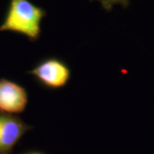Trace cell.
Segmentation results:
<instances>
[{
  "label": "cell",
  "mask_w": 154,
  "mask_h": 154,
  "mask_svg": "<svg viewBox=\"0 0 154 154\" xmlns=\"http://www.w3.org/2000/svg\"><path fill=\"white\" fill-rule=\"evenodd\" d=\"M33 127L20 116L0 112V154H11L26 133Z\"/></svg>",
  "instance_id": "4"
},
{
  "label": "cell",
  "mask_w": 154,
  "mask_h": 154,
  "mask_svg": "<svg viewBox=\"0 0 154 154\" xmlns=\"http://www.w3.org/2000/svg\"><path fill=\"white\" fill-rule=\"evenodd\" d=\"M28 105L27 89L15 81L0 78V112L17 116L23 113Z\"/></svg>",
  "instance_id": "3"
},
{
  "label": "cell",
  "mask_w": 154,
  "mask_h": 154,
  "mask_svg": "<svg viewBox=\"0 0 154 154\" xmlns=\"http://www.w3.org/2000/svg\"><path fill=\"white\" fill-rule=\"evenodd\" d=\"M28 74L40 87L57 91L69 84L72 71L66 61L57 57H46L38 60Z\"/></svg>",
  "instance_id": "2"
},
{
  "label": "cell",
  "mask_w": 154,
  "mask_h": 154,
  "mask_svg": "<svg viewBox=\"0 0 154 154\" xmlns=\"http://www.w3.org/2000/svg\"><path fill=\"white\" fill-rule=\"evenodd\" d=\"M20 154H45L43 152H40L38 150H30V151H27V152H24Z\"/></svg>",
  "instance_id": "6"
},
{
  "label": "cell",
  "mask_w": 154,
  "mask_h": 154,
  "mask_svg": "<svg viewBox=\"0 0 154 154\" xmlns=\"http://www.w3.org/2000/svg\"><path fill=\"white\" fill-rule=\"evenodd\" d=\"M89 1H91V2L98 1L100 3L102 8L105 11H108V12H110L112 10V8L116 5H120L123 8H127L130 2V0H89Z\"/></svg>",
  "instance_id": "5"
},
{
  "label": "cell",
  "mask_w": 154,
  "mask_h": 154,
  "mask_svg": "<svg viewBox=\"0 0 154 154\" xmlns=\"http://www.w3.org/2000/svg\"><path fill=\"white\" fill-rule=\"evenodd\" d=\"M46 11L30 0H10L4 20L0 24V32H12L38 41L41 35V22Z\"/></svg>",
  "instance_id": "1"
}]
</instances>
